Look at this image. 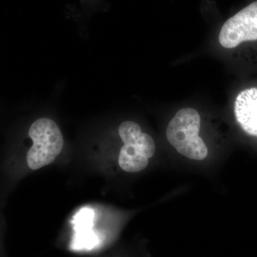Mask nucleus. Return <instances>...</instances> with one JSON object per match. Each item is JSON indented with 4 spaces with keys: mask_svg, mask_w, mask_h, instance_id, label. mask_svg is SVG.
I'll list each match as a JSON object with an SVG mask.
<instances>
[{
    "mask_svg": "<svg viewBox=\"0 0 257 257\" xmlns=\"http://www.w3.org/2000/svg\"><path fill=\"white\" fill-rule=\"evenodd\" d=\"M201 118L192 108H184L176 113L166 132L167 140L180 155L194 160L207 157L208 148L199 136Z\"/></svg>",
    "mask_w": 257,
    "mask_h": 257,
    "instance_id": "nucleus-1",
    "label": "nucleus"
},
{
    "mask_svg": "<svg viewBox=\"0 0 257 257\" xmlns=\"http://www.w3.org/2000/svg\"><path fill=\"white\" fill-rule=\"evenodd\" d=\"M29 136L33 145L27 154V163L32 170L50 165L63 149V137L53 120L47 118L36 120L30 126Z\"/></svg>",
    "mask_w": 257,
    "mask_h": 257,
    "instance_id": "nucleus-2",
    "label": "nucleus"
},
{
    "mask_svg": "<svg viewBox=\"0 0 257 257\" xmlns=\"http://www.w3.org/2000/svg\"><path fill=\"white\" fill-rule=\"evenodd\" d=\"M119 135L124 146L120 150L119 165L125 172L145 170L155 152V144L150 135L142 132L138 123L125 121L120 124Z\"/></svg>",
    "mask_w": 257,
    "mask_h": 257,
    "instance_id": "nucleus-3",
    "label": "nucleus"
},
{
    "mask_svg": "<svg viewBox=\"0 0 257 257\" xmlns=\"http://www.w3.org/2000/svg\"><path fill=\"white\" fill-rule=\"evenodd\" d=\"M255 40H257V1L229 18L223 25L219 35V43L227 49Z\"/></svg>",
    "mask_w": 257,
    "mask_h": 257,
    "instance_id": "nucleus-4",
    "label": "nucleus"
},
{
    "mask_svg": "<svg viewBox=\"0 0 257 257\" xmlns=\"http://www.w3.org/2000/svg\"><path fill=\"white\" fill-rule=\"evenodd\" d=\"M234 114L245 133L257 137V88L244 89L238 94Z\"/></svg>",
    "mask_w": 257,
    "mask_h": 257,
    "instance_id": "nucleus-5",
    "label": "nucleus"
},
{
    "mask_svg": "<svg viewBox=\"0 0 257 257\" xmlns=\"http://www.w3.org/2000/svg\"><path fill=\"white\" fill-rule=\"evenodd\" d=\"M75 229L77 234L74 236L73 247L79 248H91L97 243V237L91 230L92 221H75Z\"/></svg>",
    "mask_w": 257,
    "mask_h": 257,
    "instance_id": "nucleus-6",
    "label": "nucleus"
}]
</instances>
